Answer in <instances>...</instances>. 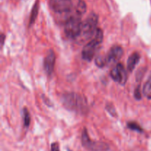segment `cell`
<instances>
[{
  "instance_id": "6da1fadb",
  "label": "cell",
  "mask_w": 151,
  "mask_h": 151,
  "mask_svg": "<svg viewBox=\"0 0 151 151\" xmlns=\"http://www.w3.org/2000/svg\"><path fill=\"white\" fill-rule=\"evenodd\" d=\"M61 102L68 110L80 114H85L88 108L86 100L79 94L75 92H66L62 95Z\"/></svg>"
},
{
  "instance_id": "7a4b0ae2",
  "label": "cell",
  "mask_w": 151,
  "mask_h": 151,
  "mask_svg": "<svg viewBox=\"0 0 151 151\" xmlns=\"http://www.w3.org/2000/svg\"><path fill=\"white\" fill-rule=\"evenodd\" d=\"M98 22V16L95 13H91L81 26V32L76 38V41L79 44H83L86 41H89L97 32V25Z\"/></svg>"
},
{
  "instance_id": "3957f363",
  "label": "cell",
  "mask_w": 151,
  "mask_h": 151,
  "mask_svg": "<svg viewBox=\"0 0 151 151\" xmlns=\"http://www.w3.org/2000/svg\"><path fill=\"white\" fill-rule=\"evenodd\" d=\"M103 32L101 29H97L94 39L88 42L82 50L83 58L87 61H91L94 57L97 50L100 48V44L103 42Z\"/></svg>"
},
{
  "instance_id": "277c9868",
  "label": "cell",
  "mask_w": 151,
  "mask_h": 151,
  "mask_svg": "<svg viewBox=\"0 0 151 151\" xmlns=\"http://www.w3.org/2000/svg\"><path fill=\"white\" fill-rule=\"evenodd\" d=\"M82 23L79 15L76 14L69 18L65 24L64 32L66 36L69 38L76 39L81 32Z\"/></svg>"
},
{
  "instance_id": "5b68a950",
  "label": "cell",
  "mask_w": 151,
  "mask_h": 151,
  "mask_svg": "<svg viewBox=\"0 0 151 151\" xmlns=\"http://www.w3.org/2000/svg\"><path fill=\"white\" fill-rule=\"evenodd\" d=\"M82 144L84 147L89 151H108L109 149L106 143L91 140L86 128H84L82 133Z\"/></svg>"
},
{
  "instance_id": "8992f818",
  "label": "cell",
  "mask_w": 151,
  "mask_h": 151,
  "mask_svg": "<svg viewBox=\"0 0 151 151\" xmlns=\"http://www.w3.org/2000/svg\"><path fill=\"white\" fill-rule=\"evenodd\" d=\"M112 79L121 86H125L128 80V75L122 63H117L111 72Z\"/></svg>"
},
{
  "instance_id": "52a82bcc",
  "label": "cell",
  "mask_w": 151,
  "mask_h": 151,
  "mask_svg": "<svg viewBox=\"0 0 151 151\" xmlns=\"http://www.w3.org/2000/svg\"><path fill=\"white\" fill-rule=\"evenodd\" d=\"M51 8L58 13L69 12L72 7V0H50Z\"/></svg>"
},
{
  "instance_id": "ba28073f",
  "label": "cell",
  "mask_w": 151,
  "mask_h": 151,
  "mask_svg": "<svg viewBox=\"0 0 151 151\" xmlns=\"http://www.w3.org/2000/svg\"><path fill=\"white\" fill-rule=\"evenodd\" d=\"M123 55V49L120 46H114L106 55L108 65L114 64L121 59Z\"/></svg>"
},
{
  "instance_id": "9c48e42d",
  "label": "cell",
  "mask_w": 151,
  "mask_h": 151,
  "mask_svg": "<svg viewBox=\"0 0 151 151\" xmlns=\"http://www.w3.org/2000/svg\"><path fill=\"white\" fill-rule=\"evenodd\" d=\"M55 63V55L53 50H50L47 52L44 62V70L48 75H51L54 71Z\"/></svg>"
},
{
  "instance_id": "30bf717a",
  "label": "cell",
  "mask_w": 151,
  "mask_h": 151,
  "mask_svg": "<svg viewBox=\"0 0 151 151\" xmlns=\"http://www.w3.org/2000/svg\"><path fill=\"white\" fill-rule=\"evenodd\" d=\"M140 60V55L138 52H134L129 58L127 62V68L128 71L132 72L135 68L136 65L139 63Z\"/></svg>"
},
{
  "instance_id": "8fae6325",
  "label": "cell",
  "mask_w": 151,
  "mask_h": 151,
  "mask_svg": "<svg viewBox=\"0 0 151 151\" xmlns=\"http://www.w3.org/2000/svg\"><path fill=\"white\" fill-rule=\"evenodd\" d=\"M143 94L146 98L151 100V74L143 87Z\"/></svg>"
},
{
  "instance_id": "7c38bea8",
  "label": "cell",
  "mask_w": 151,
  "mask_h": 151,
  "mask_svg": "<svg viewBox=\"0 0 151 151\" xmlns=\"http://www.w3.org/2000/svg\"><path fill=\"white\" fill-rule=\"evenodd\" d=\"M76 13L79 16H82L86 11V4L83 0H78L76 4Z\"/></svg>"
},
{
  "instance_id": "4fadbf2b",
  "label": "cell",
  "mask_w": 151,
  "mask_h": 151,
  "mask_svg": "<svg viewBox=\"0 0 151 151\" xmlns=\"http://www.w3.org/2000/svg\"><path fill=\"white\" fill-rule=\"evenodd\" d=\"M95 63L99 67H104V66H107L108 61L106 55H100L97 56V58L95 59Z\"/></svg>"
},
{
  "instance_id": "5bb4252c",
  "label": "cell",
  "mask_w": 151,
  "mask_h": 151,
  "mask_svg": "<svg viewBox=\"0 0 151 151\" xmlns=\"http://www.w3.org/2000/svg\"><path fill=\"white\" fill-rule=\"evenodd\" d=\"M23 120L25 127H28L30 124V114L26 108L23 109Z\"/></svg>"
},
{
  "instance_id": "9a60e30c",
  "label": "cell",
  "mask_w": 151,
  "mask_h": 151,
  "mask_svg": "<svg viewBox=\"0 0 151 151\" xmlns=\"http://www.w3.org/2000/svg\"><path fill=\"white\" fill-rule=\"evenodd\" d=\"M38 2H37L36 4H35V5H34L33 9H32V13H31L30 20H29V24L30 25H32V24L34 23L35 19H36L37 14H38Z\"/></svg>"
},
{
  "instance_id": "2e32d148",
  "label": "cell",
  "mask_w": 151,
  "mask_h": 151,
  "mask_svg": "<svg viewBox=\"0 0 151 151\" xmlns=\"http://www.w3.org/2000/svg\"><path fill=\"white\" fill-rule=\"evenodd\" d=\"M128 128L129 129L132 130V131H135L139 133H142L143 131L142 128L139 125V124H137V122H130L128 123Z\"/></svg>"
},
{
  "instance_id": "e0dca14e",
  "label": "cell",
  "mask_w": 151,
  "mask_h": 151,
  "mask_svg": "<svg viewBox=\"0 0 151 151\" xmlns=\"http://www.w3.org/2000/svg\"><path fill=\"white\" fill-rule=\"evenodd\" d=\"M106 109L110 113V114L111 116H116V110H115L114 107L112 104H107L106 106Z\"/></svg>"
},
{
  "instance_id": "ac0fdd59",
  "label": "cell",
  "mask_w": 151,
  "mask_h": 151,
  "mask_svg": "<svg viewBox=\"0 0 151 151\" xmlns=\"http://www.w3.org/2000/svg\"><path fill=\"white\" fill-rule=\"evenodd\" d=\"M134 97L136 100H140L142 98V94H141V90H140V86H138L137 88L134 90Z\"/></svg>"
},
{
  "instance_id": "d6986e66",
  "label": "cell",
  "mask_w": 151,
  "mask_h": 151,
  "mask_svg": "<svg viewBox=\"0 0 151 151\" xmlns=\"http://www.w3.org/2000/svg\"><path fill=\"white\" fill-rule=\"evenodd\" d=\"M51 151H60L59 145L57 142H54L51 145Z\"/></svg>"
},
{
  "instance_id": "ffe728a7",
  "label": "cell",
  "mask_w": 151,
  "mask_h": 151,
  "mask_svg": "<svg viewBox=\"0 0 151 151\" xmlns=\"http://www.w3.org/2000/svg\"><path fill=\"white\" fill-rule=\"evenodd\" d=\"M1 45H3V43H4V34H1Z\"/></svg>"
}]
</instances>
